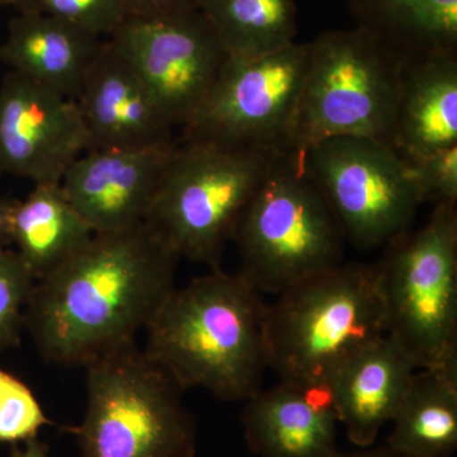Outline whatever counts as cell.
I'll list each match as a JSON object with an SVG mask.
<instances>
[{"label":"cell","mask_w":457,"mask_h":457,"mask_svg":"<svg viewBox=\"0 0 457 457\" xmlns=\"http://www.w3.org/2000/svg\"><path fill=\"white\" fill-rule=\"evenodd\" d=\"M180 257L149 222L96 233L33 286L25 329L45 360L86 366L135 342L176 286Z\"/></svg>","instance_id":"obj_1"},{"label":"cell","mask_w":457,"mask_h":457,"mask_svg":"<svg viewBox=\"0 0 457 457\" xmlns=\"http://www.w3.org/2000/svg\"><path fill=\"white\" fill-rule=\"evenodd\" d=\"M266 317L260 291L213 269L171 291L146 327L144 351L183 390L240 402L260 392L269 368Z\"/></svg>","instance_id":"obj_2"},{"label":"cell","mask_w":457,"mask_h":457,"mask_svg":"<svg viewBox=\"0 0 457 457\" xmlns=\"http://www.w3.org/2000/svg\"><path fill=\"white\" fill-rule=\"evenodd\" d=\"M267 305L269 368L282 381L327 387L339 369L386 335L375 264L341 263Z\"/></svg>","instance_id":"obj_3"},{"label":"cell","mask_w":457,"mask_h":457,"mask_svg":"<svg viewBox=\"0 0 457 457\" xmlns=\"http://www.w3.org/2000/svg\"><path fill=\"white\" fill-rule=\"evenodd\" d=\"M87 409L65 427L82 457H194L197 427L185 390L149 354L128 343L84 366Z\"/></svg>","instance_id":"obj_4"},{"label":"cell","mask_w":457,"mask_h":457,"mask_svg":"<svg viewBox=\"0 0 457 457\" xmlns=\"http://www.w3.org/2000/svg\"><path fill=\"white\" fill-rule=\"evenodd\" d=\"M341 224L296 153L281 152L240 215L231 240L260 293L281 294L342 263Z\"/></svg>","instance_id":"obj_5"},{"label":"cell","mask_w":457,"mask_h":457,"mask_svg":"<svg viewBox=\"0 0 457 457\" xmlns=\"http://www.w3.org/2000/svg\"><path fill=\"white\" fill-rule=\"evenodd\" d=\"M279 153L210 140L177 141L146 221L180 258L220 269L240 215Z\"/></svg>","instance_id":"obj_6"},{"label":"cell","mask_w":457,"mask_h":457,"mask_svg":"<svg viewBox=\"0 0 457 457\" xmlns=\"http://www.w3.org/2000/svg\"><path fill=\"white\" fill-rule=\"evenodd\" d=\"M404 54L354 27L309 42V62L290 152L335 137L392 146Z\"/></svg>","instance_id":"obj_7"},{"label":"cell","mask_w":457,"mask_h":457,"mask_svg":"<svg viewBox=\"0 0 457 457\" xmlns=\"http://www.w3.org/2000/svg\"><path fill=\"white\" fill-rule=\"evenodd\" d=\"M375 270L386 336L417 369L457 363V204L393 237Z\"/></svg>","instance_id":"obj_8"},{"label":"cell","mask_w":457,"mask_h":457,"mask_svg":"<svg viewBox=\"0 0 457 457\" xmlns=\"http://www.w3.org/2000/svg\"><path fill=\"white\" fill-rule=\"evenodd\" d=\"M357 248L387 245L411 228L422 204L407 161L381 141L335 137L296 153Z\"/></svg>","instance_id":"obj_9"},{"label":"cell","mask_w":457,"mask_h":457,"mask_svg":"<svg viewBox=\"0 0 457 457\" xmlns=\"http://www.w3.org/2000/svg\"><path fill=\"white\" fill-rule=\"evenodd\" d=\"M308 62L309 42L253 59L228 57L182 139L287 152Z\"/></svg>","instance_id":"obj_10"},{"label":"cell","mask_w":457,"mask_h":457,"mask_svg":"<svg viewBox=\"0 0 457 457\" xmlns=\"http://www.w3.org/2000/svg\"><path fill=\"white\" fill-rule=\"evenodd\" d=\"M107 40L139 74L171 128L182 130L228 60L201 11L128 17Z\"/></svg>","instance_id":"obj_11"},{"label":"cell","mask_w":457,"mask_h":457,"mask_svg":"<svg viewBox=\"0 0 457 457\" xmlns=\"http://www.w3.org/2000/svg\"><path fill=\"white\" fill-rule=\"evenodd\" d=\"M77 101L9 71L0 84V168L33 185L62 183L88 152Z\"/></svg>","instance_id":"obj_12"},{"label":"cell","mask_w":457,"mask_h":457,"mask_svg":"<svg viewBox=\"0 0 457 457\" xmlns=\"http://www.w3.org/2000/svg\"><path fill=\"white\" fill-rule=\"evenodd\" d=\"M176 145L93 149L71 164L62 186L93 234L146 221Z\"/></svg>","instance_id":"obj_13"},{"label":"cell","mask_w":457,"mask_h":457,"mask_svg":"<svg viewBox=\"0 0 457 457\" xmlns=\"http://www.w3.org/2000/svg\"><path fill=\"white\" fill-rule=\"evenodd\" d=\"M75 101L88 131L89 150L152 149L177 143L145 83L108 40Z\"/></svg>","instance_id":"obj_14"},{"label":"cell","mask_w":457,"mask_h":457,"mask_svg":"<svg viewBox=\"0 0 457 457\" xmlns=\"http://www.w3.org/2000/svg\"><path fill=\"white\" fill-rule=\"evenodd\" d=\"M243 429L261 457H333L337 414L330 389L282 381L245 400Z\"/></svg>","instance_id":"obj_15"},{"label":"cell","mask_w":457,"mask_h":457,"mask_svg":"<svg viewBox=\"0 0 457 457\" xmlns=\"http://www.w3.org/2000/svg\"><path fill=\"white\" fill-rule=\"evenodd\" d=\"M416 363L385 335L354 353L330 383L337 420L348 440L370 447L386 423L392 422L407 392Z\"/></svg>","instance_id":"obj_16"},{"label":"cell","mask_w":457,"mask_h":457,"mask_svg":"<svg viewBox=\"0 0 457 457\" xmlns=\"http://www.w3.org/2000/svg\"><path fill=\"white\" fill-rule=\"evenodd\" d=\"M457 145V50L409 55L400 75L392 147L404 159Z\"/></svg>","instance_id":"obj_17"},{"label":"cell","mask_w":457,"mask_h":457,"mask_svg":"<svg viewBox=\"0 0 457 457\" xmlns=\"http://www.w3.org/2000/svg\"><path fill=\"white\" fill-rule=\"evenodd\" d=\"M104 38L36 12H18L8 23L0 62L13 73L77 99Z\"/></svg>","instance_id":"obj_18"},{"label":"cell","mask_w":457,"mask_h":457,"mask_svg":"<svg viewBox=\"0 0 457 457\" xmlns=\"http://www.w3.org/2000/svg\"><path fill=\"white\" fill-rule=\"evenodd\" d=\"M92 236L62 183L35 185L25 200L14 203L12 245L35 281L62 267Z\"/></svg>","instance_id":"obj_19"},{"label":"cell","mask_w":457,"mask_h":457,"mask_svg":"<svg viewBox=\"0 0 457 457\" xmlns=\"http://www.w3.org/2000/svg\"><path fill=\"white\" fill-rule=\"evenodd\" d=\"M386 446L408 457H450L457 449V363L418 369L393 420Z\"/></svg>","instance_id":"obj_20"},{"label":"cell","mask_w":457,"mask_h":457,"mask_svg":"<svg viewBox=\"0 0 457 457\" xmlns=\"http://www.w3.org/2000/svg\"><path fill=\"white\" fill-rule=\"evenodd\" d=\"M356 27L404 55L457 50V0H347Z\"/></svg>","instance_id":"obj_21"},{"label":"cell","mask_w":457,"mask_h":457,"mask_svg":"<svg viewBox=\"0 0 457 457\" xmlns=\"http://www.w3.org/2000/svg\"><path fill=\"white\" fill-rule=\"evenodd\" d=\"M200 11L233 59L269 55L296 42L295 0H203Z\"/></svg>","instance_id":"obj_22"},{"label":"cell","mask_w":457,"mask_h":457,"mask_svg":"<svg viewBox=\"0 0 457 457\" xmlns=\"http://www.w3.org/2000/svg\"><path fill=\"white\" fill-rule=\"evenodd\" d=\"M35 282L16 251L0 248V353L20 345Z\"/></svg>","instance_id":"obj_23"},{"label":"cell","mask_w":457,"mask_h":457,"mask_svg":"<svg viewBox=\"0 0 457 457\" xmlns=\"http://www.w3.org/2000/svg\"><path fill=\"white\" fill-rule=\"evenodd\" d=\"M51 420L25 381L0 368V442L25 444Z\"/></svg>","instance_id":"obj_24"},{"label":"cell","mask_w":457,"mask_h":457,"mask_svg":"<svg viewBox=\"0 0 457 457\" xmlns=\"http://www.w3.org/2000/svg\"><path fill=\"white\" fill-rule=\"evenodd\" d=\"M16 8L55 17L101 38L110 37L128 18L122 0H18Z\"/></svg>","instance_id":"obj_25"},{"label":"cell","mask_w":457,"mask_h":457,"mask_svg":"<svg viewBox=\"0 0 457 457\" xmlns=\"http://www.w3.org/2000/svg\"><path fill=\"white\" fill-rule=\"evenodd\" d=\"M405 161L422 204H457V145Z\"/></svg>","instance_id":"obj_26"},{"label":"cell","mask_w":457,"mask_h":457,"mask_svg":"<svg viewBox=\"0 0 457 457\" xmlns=\"http://www.w3.org/2000/svg\"><path fill=\"white\" fill-rule=\"evenodd\" d=\"M128 17H158L200 11L203 0H122Z\"/></svg>","instance_id":"obj_27"},{"label":"cell","mask_w":457,"mask_h":457,"mask_svg":"<svg viewBox=\"0 0 457 457\" xmlns=\"http://www.w3.org/2000/svg\"><path fill=\"white\" fill-rule=\"evenodd\" d=\"M16 201L0 200V248L12 245V213Z\"/></svg>","instance_id":"obj_28"},{"label":"cell","mask_w":457,"mask_h":457,"mask_svg":"<svg viewBox=\"0 0 457 457\" xmlns=\"http://www.w3.org/2000/svg\"><path fill=\"white\" fill-rule=\"evenodd\" d=\"M11 457H50L49 447L40 438H32L25 442L22 447L16 445L12 450Z\"/></svg>","instance_id":"obj_29"},{"label":"cell","mask_w":457,"mask_h":457,"mask_svg":"<svg viewBox=\"0 0 457 457\" xmlns=\"http://www.w3.org/2000/svg\"><path fill=\"white\" fill-rule=\"evenodd\" d=\"M333 457H408L405 456L404 453H398V451L393 450L392 447L386 446H380V447H374V449H371V446L370 447H363L362 450L357 451V453H337L335 456Z\"/></svg>","instance_id":"obj_30"},{"label":"cell","mask_w":457,"mask_h":457,"mask_svg":"<svg viewBox=\"0 0 457 457\" xmlns=\"http://www.w3.org/2000/svg\"><path fill=\"white\" fill-rule=\"evenodd\" d=\"M18 0H0V8L16 7Z\"/></svg>","instance_id":"obj_31"},{"label":"cell","mask_w":457,"mask_h":457,"mask_svg":"<svg viewBox=\"0 0 457 457\" xmlns=\"http://www.w3.org/2000/svg\"><path fill=\"white\" fill-rule=\"evenodd\" d=\"M3 174V170H2V168H0V176H2Z\"/></svg>","instance_id":"obj_32"}]
</instances>
